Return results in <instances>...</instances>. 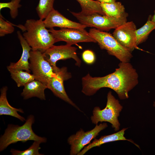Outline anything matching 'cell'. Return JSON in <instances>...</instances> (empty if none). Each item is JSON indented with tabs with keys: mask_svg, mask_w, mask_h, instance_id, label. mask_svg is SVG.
Masks as SVG:
<instances>
[{
	"mask_svg": "<svg viewBox=\"0 0 155 155\" xmlns=\"http://www.w3.org/2000/svg\"><path fill=\"white\" fill-rule=\"evenodd\" d=\"M113 72L101 77H92L89 73L82 78V92L90 96L99 89L108 88L114 90L121 100L127 99L129 92L138 83L137 71L129 62H121Z\"/></svg>",
	"mask_w": 155,
	"mask_h": 155,
	"instance_id": "1",
	"label": "cell"
},
{
	"mask_svg": "<svg viewBox=\"0 0 155 155\" xmlns=\"http://www.w3.org/2000/svg\"><path fill=\"white\" fill-rule=\"evenodd\" d=\"M19 28L25 31L23 36L32 50L44 53L56 42L52 34L45 26L43 20L30 19Z\"/></svg>",
	"mask_w": 155,
	"mask_h": 155,
	"instance_id": "2",
	"label": "cell"
},
{
	"mask_svg": "<svg viewBox=\"0 0 155 155\" xmlns=\"http://www.w3.org/2000/svg\"><path fill=\"white\" fill-rule=\"evenodd\" d=\"M34 122V116L30 115L22 126L9 124L0 138V151H3L11 144L19 141L25 142L29 140L38 141L45 143L46 138L38 136L33 131L32 125Z\"/></svg>",
	"mask_w": 155,
	"mask_h": 155,
	"instance_id": "3",
	"label": "cell"
},
{
	"mask_svg": "<svg viewBox=\"0 0 155 155\" xmlns=\"http://www.w3.org/2000/svg\"><path fill=\"white\" fill-rule=\"evenodd\" d=\"M89 33L101 49L106 50L121 62H129L133 57L131 52L121 46L110 33L94 28L90 29Z\"/></svg>",
	"mask_w": 155,
	"mask_h": 155,
	"instance_id": "4",
	"label": "cell"
},
{
	"mask_svg": "<svg viewBox=\"0 0 155 155\" xmlns=\"http://www.w3.org/2000/svg\"><path fill=\"white\" fill-rule=\"evenodd\" d=\"M107 98L106 107L103 109L98 106L94 107L91 120L92 123L96 125L99 122H108L111 124L115 131H117L120 128V124L118 117L123 106L119 100L113 95L111 91L108 92Z\"/></svg>",
	"mask_w": 155,
	"mask_h": 155,
	"instance_id": "5",
	"label": "cell"
},
{
	"mask_svg": "<svg viewBox=\"0 0 155 155\" xmlns=\"http://www.w3.org/2000/svg\"><path fill=\"white\" fill-rule=\"evenodd\" d=\"M70 12L80 23L87 27H93L100 30L107 31L115 29L127 22L128 17L116 18L98 14L86 15L81 12Z\"/></svg>",
	"mask_w": 155,
	"mask_h": 155,
	"instance_id": "6",
	"label": "cell"
},
{
	"mask_svg": "<svg viewBox=\"0 0 155 155\" xmlns=\"http://www.w3.org/2000/svg\"><path fill=\"white\" fill-rule=\"evenodd\" d=\"M30 55V69L35 79L47 85L49 80L56 75L53 67L45 59L43 53L31 50Z\"/></svg>",
	"mask_w": 155,
	"mask_h": 155,
	"instance_id": "7",
	"label": "cell"
},
{
	"mask_svg": "<svg viewBox=\"0 0 155 155\" xmlns=\"http://www.w3.org/2000/svg\"><path fill=\"white\" fill-rule=\"evenodd\" d=\"M77 50L76 47L67 44L59 46L53 45L43 53L45 59L51 64L55 73L60 68L57 66L56 63L60 60L72 58L75 61L77 66H80L81 61L77 55Z\"/></svg>",
	"mask_w": 155,
	"mask_h": 155,
	"instance_id": "8",
	"label": "cell"
},
{
	"mask_svg": "<svg viewBox=\"0 0 155 155\" xmlns=\"http://www.w3.org/2000/svg\"><path fill=\"white\" fill-rule=\"evenodd\" d=\"M49 30L55 38L56 42L63 41L71 45L82 42H96L84 29L63 28L57 30L52 28Z\"/></svg>",
	"mask_w": 155,
	"mask_h": 155,
	"instance_id": "9",
	"label": "cell"
},
{
	"mask_svg": "<svg viewBox=\"0 0 155 155\" xmlns=\"http://www.w3.org/2000/svg\"><path fill=\"white\" fill-rule=\"evenodd\" d=\"M107 127L105 123L98 125L97 124L90 131L85 132L81 129L75 134L70 136L67 140L68 143L71 146L70 155H77L86 146L90 143L91 141L98 135L101 131Z\"/></svg>",
	"mask_w": 155,
	"mask_h": 155,
	"instance_id": "10",
	"label": "cell"
},
{
	"mask_svg": "<svg viewBox=\"0 0 155 155\" xmlns=\"http://www.w3.org/2000/svg\"><path fill=\"white\" fill-rule=\"evenodd\" d=\"M136 30L133 22H126L115 28L112 35L121 46L131 52L135 49L143 51L137 44Z\"/></svg>",
	"mask_w": 155,
	"mask_h": 155,
	"instance_id": "11",
	"label": "cell"
},
{
	"mask_svg": "<svg viewBox=\"0 0 155 155\" xmlns=\"http://www.w3.org/2000/svg\"><path fill=\"white\" fill-rule=\"evenodd\" d=\"M56 75L48 81L46 85L47 88L50 90L57 97L71 104L80 111L78 106L69 98L65 89L64 81L70 77L66 67H63L55 72Z\"/></svg>",
	"mask_w": 155,
	"mask_h": 155,
	"instance_id": "12",
	"label": "cell"
},
{
	"mask_svg": "<svg viewBox=\"0 0 155 155\" xmlns=\"http://www.w3.org/2000/svg\"><path fill=\"white\" fill-rule=\"evenodd\" d=\"M45 27L49 29L55 27L61 28H74L85 29L87 27L81 23L72 21L54 9L43 20Z\"/></svg>",
	"mask_w": 155,
	"mask_h": 155,
	"instance_id": "13",
	"label": "cell"
},
{
	"mask_svg": "<svg viewBox=\"0 0 155 155\" xmlns=\"http://www.w3.org/2000/svg\"><path fill=\"white\" fill-rule=\"evenodd\" d=\"M127 129V128H123L122 130L117 133L109 135L102 136L98 139L94 138V140L92 143L85 146L77 155H84L88 150L93 147L97 146L99 147L101 145L107 143L119 140L128 141L133 143L137 147L140 148L139 146L135 143L132 140L127 139L124 136L125 131Z\"/></svg>",
	"mask_w": 155,
	"mask_h": 155,
	"instance_id": "14",
	"label": "cell"
},
{
	"mask_svg": "<svg viewBox=\"0 0 155 155\" xmlns=\"http://www.w3.org/2000/svg\"><path fill=\"white\" fill-rule=\"evenodd\" d=\"M17 35L22 49V54L18 61L15 63H11L8 66L12 68L24 70L30 73V70L28 59L30 57V52L32 50V48L20 31H18L17 32Z\"/></svg>",
	"mask_w": 155,
	"mask_h": 155,
	"instance_id": "15",
	"label": "cell"
},
{
	"mask_svg": "<svg viewBox=\"0 0 155 155\" xmlns=\"http://www.w3.org/2000/svg\"><path fill=\"white\" fill-rule=\"evenodd\" d=\"M24 86L21 95L24 99L35 97L42 100H45L44 91L47 87L45 84L35 79L26 84Z\"/></svg>",
	"mask_w": 155,
	"mask_h": 155,
	"instance_id": "16",
	"label": "cell"
},
{
	"mask_svg": "<svg viewBox=\"0 0 155 155\" xmlns=\"http://www.w3.org/2000/svg\"><path fill=\"white\" fill-rule=\"evenodd\" d=\"M7 88L6 86L3 87L1 89L0 96V115H10L15 117L21 121L26 120L25 119L20 115L18 113H24L21 108H17L11 106L9 104L7 98Z\"/></svg>",
	"mask_w": 155,
	"mask_h": 155,
	"instance_id": "17",
	"label": "cell"
},
{
	"mask_svg": "<svg viewBox=\"0 0 155 155\" xmlns=\"http://www.w3.org/2000/svg\"><path fill=\"white\" fill-rule=\"evenodd\" d=\"M100 5L105 15L116 18L128 16L124 6L120 2L110 3H101Z\"/></svg>",
	"mask_w": 155,
	"mask_h": 155,
	"instance_id": "18",
	"label": "cell"
},
{
	"mask_svg": "<svg viewBox=\"0 0 155 155\" xmlns=\"http://www.w3.org/2000/svg\"><path fill=\"white\" fill-rule=\"evenodd\" d=\"M12 79L18 87L24 86L26 84L35 80L34 77L30 72L22 70L7 67Z\"/></svg>",
	"mask_w": 155,
	"mask_h": 155,
	"instance_id": "19",
	"label": "cell"
},
{
	"mask_svg": "<svg viewBox=\"0 0 155 155\" xmlns=\"http://www.w3.org/2000/svg\"><path fill=\"white\" fill-rule=\"evenodd\" d=\"M80 4L82 14L89 15L98 14L104 15L100 5V3L98 1L93 0H76Z\"/></svg>",
	"mask_w": 155,
	"mask_h": 155,
	"instance_id": "20",
	"label": "cell"
},
{
	"mask_svg": "<svg viewBox=\"0 0 155 155\" xmlns=\"http://www.w3.org/2000/svg\"><path fill=\"white\" fill-rule=\"evenodd\" d=\"M152 16H149L146 23L135 32L136 43L137 45L145 42L151 32L155 29V22L151 19Z\"/></svg>",
	"mask_w": 155,
	"mask_h": 155,
	"instance_id": "21",
	"label": "cell"
},
{
	"mask_svg": "<svg viewBox=\"0 0 155 155\" xmlns=\"http://www.w3.org/2000/svg\"><path fill=\"white\" fill-rule=\"evenodd\" d=\"M55 0H39L36 8V11L40 19H44L54 9Z\"/></svg>",
	"mask_w": 155,
	"mask_h": 155,
	"instance_id": "22",
	"label": "cell"
},
{
	"mask_svg": "<svg viewBox=\"0 0 155 155\" xmlns=\"http://www.w3.org/2000/svg\"><path fill=\"white\" fill-rule=\"evenodd\" d=\"M42 143L40 141H35L29 148L24 151H20L11 149L10 152L13 155H42L39 152L41 148L40 144Z\"/></svg>",
	"mask_w": 155,
	"mask_h": 155,
	"instance_id": "23",
	"label": "cell"
},
{
	"mask_svg": "<svg viewBox=\"0 0 155 155\" xmlns=\"http://www.w3.org/2000/svg\"><path fill=\"white\" fill-rule=\"evenodd\" d=\"M21 0H11L8 2L0 3V11L3 8H7L10 9L11 18L14 19L18 15V9L22 6L20 4Z\"/></svg>",
	"mask_w": 155,
	"mask_h": 155,
	"instance_id": "24",
	"label": "cell"
},
{
	"mask_svg": "<svg viewBox=\"0 0 155 155\" xmlns=\"http://www.w3.org/2000/svg\"><path fill=\"white\" fill-rule=\"evenodd\" d=\"M14 28L10 23L5 21L2 18L0 17V36L2 37L5 35L11 34L14 31Z\"/></svg>",
	"mask_w": 155,
	"mask_h": 155,
	"instance_id": "25",
	"label": "cell"
},
{
	"mask_svg": "<svg viewBox=\"0 0 155 155\" xmlns=\"http://www.w3.org/2000/svg\"><path fill=\"white\" fill-rule=\"evenodd\" d=\"M82 57L84 61L88 64L93 63L95 60L94 53L92 51L89 50H85L83 52Z\"/></svg>",
	"mask_w": 155,
	"mask_h": 155,
	"instance_id": "26",
	"label": "cell"
},
{
	"mask_svg": "<svg viewBox=\"0 0 155 155\" xmlns=\"http://www.w3.org/2000/svg\"><path fill=\"white\" fill-rule=\"evenodd\" d=\"M101 3H110L116 1L117 0H97Z\"/></svg>",
	"mask_w": 155,
	"mask_h": 155,
	"instance_id": "27",
	"label": "cell"
},
{
	"mask_svg": "<svg viewBox=\"0 0 155 155\" xmlns=\"http://www.w3.org/2000/svg\"><path fill=\"white\" fill-rule=\"evenodd\" d=\"M154 14L151 17V20L153 22H155V10L154 11Z\"/></svg>",
	"mask_w": 155,
	"mask_h": 155,
	"instance_id": "28",
	"label": "cell"
},
{
	"mask_svg": "<svg viewBox=\"0 0 155 155\" xmlns=\"http://www.w3.org/2000/svg\"><path fill=\"white\" fill-rule=\"evenodd\" d=\"M153 106L154 107H155V101L154 102Z\"/></svg>",
	"mask_w": 155,
	"mask_h": 155,
	"instance_id": "29",
	"label": "cell"
}]
</instances>
